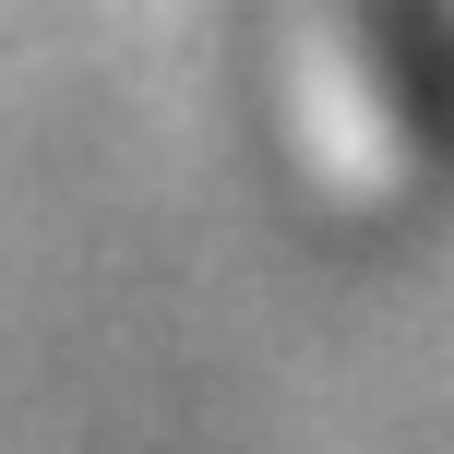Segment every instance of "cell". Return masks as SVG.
Returning <instances> with one entry per match:
<instances>
[{
	"instance_id": "6da1fadb",
	"label": "cell",
	"mask_w": 454,
	"mask_h": 454,
	"mask_svg": "<svg viewBox=\"0 0 454 454\" xmlns=\"http://www.w3.org/2000/svg\"><path fill=\"white\" fill-rule=\"evenodd\" d=\"M251 132L347 239L454 204V0H239Z\"/></svg>"
}]
</instances>
